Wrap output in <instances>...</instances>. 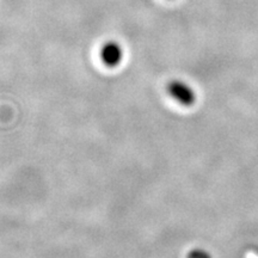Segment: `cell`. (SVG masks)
I'll use <instances>...</instances> for the list:
<instances>
[{"label":"cell","instance_id":"3957f363","mask_svg":"<svg viewBox=\"0 0 258 258\" xmlns=\"http://www.w3.org/2000/svg\"><path fill=\"white\" fill-rule=\"evenodd\" d=\"M189 258H209V256L207 254V252H205V251L195 250L189 253Z\"/></svg>","mask_w":258,"mask_h":258},{"label":"cell","instance_id":"6da1fadb","mask_svg":"<svg viewBox=\"0 0 258 258\" xmlns=\"http://www.w3.org/2000/svg\"><path fill=\"white\" fill-rule=\"evenodd\" d=\"M167 92L172 98L184 106L192 105L196 101L195 91L190 88L188 84L180 80H172L167 84Z\"/></svg>","mask_w":258,"mask_h":258},{"label":"cell","instance_id":"7a4b0ae2","mask_svg":"<svg viewBox=\"0 0 258 258\" xmlns=\"http://www.w3.org/2000/svg\"><path fill=\"white\" fill-rule=\"evenodd\" d=\"M101 59L105 66L109 69H114L121 63L123 59V50L117 42L109 41L105 44H103L101 49Z\"/></svg>","mask_w":258,"mask_h":258}]
</instances>
